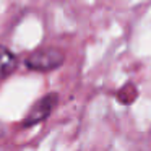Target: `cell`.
I'll return each mask as SVG.
<instances>
[{"instance_id":"cell-2","label":"cell","mask_w":151,"mask_h":151,"mask_svg":"<svg viewBox=\"0 0 151 151\" xmlns=\"http://www.w3.org/2000/svg\"><path fill=\"white\" fill-rule=\"evenodd\" d=\"M57 104H59V94L57 93H47V94H44L42 98H39L29 107V111L26 112V115L21 120V127L29 128V127H34V125L47 120L52 115Z\"/></svg>"},{"instance_id":"cell-3","label":"cell","mask_w":151,"mask_h":151,"mask_svg":"<svg viewBox=\"0 0 151 151\" xmlns=\"http://www.w3.org/2000/svg\"><path fill=\"white\" fill-rule=\"evenodd\" d=\"M18 63L20 60L17 54L12 52L5 44L0 42V81L13 75L18 70Z\"/></svg>"},{"instance_id":"cell-1","label":"cell","mask_w":151,"mask_h":151,"mask_svg":"<svg viewBox=\"0 0 151 151\" xmlns=\"http://www.w3.org/2000/svg\"><path fill=\"white\" fill-rule=\"evenodd\" d=\"M65 63V52L55 46H42L31 50L24 57V67L31 72L47 73L60 68Z\"/></svg>"}]
</instances>
